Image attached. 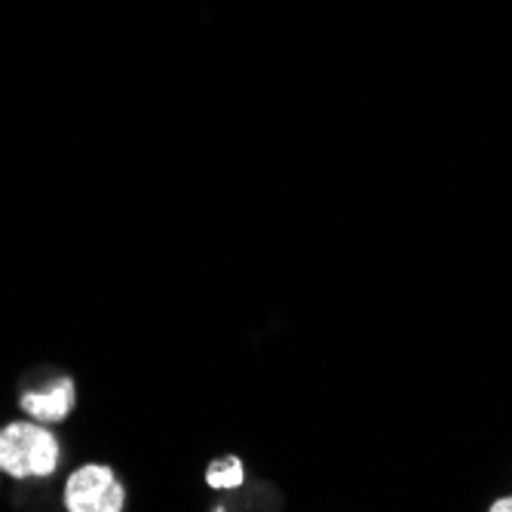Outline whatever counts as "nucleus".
I'll return each mask as SVG.
<instances>
[{
    "instance_id": "obj_1",
    "label": "nucleus",
    "mask_w": 512,
    "mask_h": 512,
    "mask_svg": "<svg viewBox=\"0 0 512 512\" xmlns=\"http://www.w3.org/2000/svg\"><path fill=\"white\" fill-rule=\"evenodd\" d=\"M59 467L56 436L37 424H10L0 430V470L13 479H46Z\"/></svg>"
},
{
    "instance_id": "obj_2",
    "label": "nucleus",
    "mask_w": 512,
    "mask_h": 512,
    "mask_svg": "<svg viewBox=\"0 0 512 512\" xmlns=\"http://www.w3.org/2000/svg\"><path fill=\"white\" fill-rule=\"evenodd\" d=\"M126 503L123 485L102 463L80 467L65 485V506L71 512H120Z\"/></svg>"
},
{
    "instance_id": "obj_3",
    "label": "nucleus",
    "mask_w": 512,
    "mask_h": 512,
    "mask_svg": "<svg viewBox=\"0 0 512 512\" xmlns=\"http://www.w3.org/2000/svg\"><path fill=\"white\" fill-rule=\"evenodd\" d=\"M22 408L40 424H59V421H65V417L71 414V408H74V381L62 378L50 390L25 393L22 396Z\"/></svg>"
},
{
    "instance_id": "obj_4",
    "label": "nucleus",
    "mask_w": 512,
    "mask_h": 512,
    "mask_svg": "<svg viewBox=\"0 0 512 512\" xmlns=\"http://www.w3.org/2000/svg\"><path fill=\"white\" fill-rule=\"evenodd\" d=\"M206 482L218 491H237L243 488L246 482V470H243V460L240 457H221L215 460L209 473H206Z\"/></svg>"
},
{
    "instance_id": "obj_5",
    "label": "nucleus",
    "mask_w": 512,
    "mask_h": 512,
    "mask_svg": "<svg viewBox=\"0 0 512 512\" xmlns=\"http://www.w3.org/2000/svg\"><path fill=\"white\" fill-rule=\"evenodd\" d=\"M491 512H512V497H503V500H494L491 506H488Z\"/></svg>"
}]
</instances>
